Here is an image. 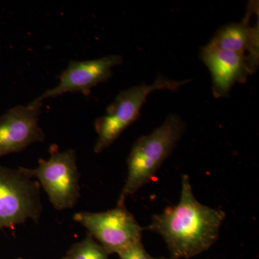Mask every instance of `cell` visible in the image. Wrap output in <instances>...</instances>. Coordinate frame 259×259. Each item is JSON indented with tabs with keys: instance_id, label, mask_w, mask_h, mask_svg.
<instances>
[{
	"instance_id": "6da1fadb",
	"label": "cell",
	"mask_w": 259,
	"mask_h": 259,
	"mask_svg": "<svg viewBox=\"0 0 259 259\" xmlns=\"http://www.w3.org/2000/svg\"><path fill=\"white\" fill-rule=\"evenodd\" d=\"M226 218L224 211L197 200L190 177L184 175L179 203L154 214L145 229L162 237L170 259L190 258L207 251L216 243Z\"/></svg>"
},
{
	"instance_id": "7a4b0ae2",
	"label": "cell",
	"mask_w": 259,
	"mask_h": 259,
	"mask_svg": "<svg viewBox=\"0 0 259 259\" xmlns=\"http://www.w3.org/2000/svg\"><path fill=\"white\" fill-rule=\"evenodd\" d=\"M186 129L187 125L180 115L170 114L152 133L135 141L127 157V180L119 196L117 206L125 205L127 197L152 182Z\"/></svg>"
},
{
	"instance_id": "3957f363",
	"label": "cell",
	"mask_w": 259,
	"mask_h": 259,
	"mask_svg": "<svg viewBox=\"0 0 259 259\" xmlns=\"http://www.w3.org/2000/svg\"><path fill=\"white\" fill-rule=\"evenodd\" d=\"M190 81L192 80H175L159 76L151 84L144 82L120 91L107 107L105 113L95 120L97 139L94 151L100 153L110 147L125 130L136 122L141 115L143 105L153 92L163 90L176 91Z\"/></svg>"
},
{
	"instance_id": "277c9868",
	"label": "cell",
	"mask_w": 259,
	"mask_h": 259,
	"mask_svg": "<svg viewBox=\"0 0 259 259\" xmlns=\"http://www.w3.org/2000/svg\"><path fill=\"white\" fill-rule=\"evenodd\" d=\"M21 168L30 178L37 179L56 210L73 208L77 204L80 174L74 149L60 151L52 146L49 159H39L36 168Z\"/></svg>"
},
{
	"instance_id": "5b68a950",
	"label": "cell",
	"mask_w": 259,
	"mask_h": 259,
	"mask_svg": "<svg viewBox=\"0 0 259 259\" xmlns=\"http://www.w3.org/2000/svg\"><path fill=\"white\" fill-rule=\"evenodd\" d=\"M42 212L40 185L21 167L0 166V231L26 223L38 222Z\"/></svg>"
},
{
	"instance_id": "8992f818",
	"label": "cell",
	"mask_w": 259,
	"mask_h": 259,
	"mask_svg": "<svg viewBox=\"0 0 259 259\" xmlns=\"http://www.w3.org/2000/svg\"><path fill=\"white\" fill-rule=\"evenodd\" d=\"M73 219L84 227L109 255L118 254L142 242L143 228L125 205L105 212L75 213Z\"/></svg>"
},
{
	"instance_id": "52a82bcc",
	"label": "cell",
	"mask_w": 259,
	"mask_h": 259,
	"mask_svg": "<svg viewBox=\"0 0 259 259\" xmlns=\"http://www.w3.org/2000/svg\"><path fill=\"white\" fill-rule=\"evenodd\" d=\"M42 104L36 97L28 105H17L0 116V158L44 142L46 134L39 125Z\"/></svg>"
},
{
	"instance_id": "ba28073f",
	"label": "cell",
	"mask_w": 259,
	"mask_h": 259,
	"mask_svg": "<svg viewBox=\"0 0 259 259\" xmlns=\"http://www.w3.org/2000/svg\"><path fill=\"white\" fill-rule=\"evenodd\" d=\"M123 62V58L113 54L92 60L70 61L59 76V83L37 97L42 102L66 93L90 95L92 89L111 78L112 69Z\"/></svg>"
},
{
	"instance_id": "9c48e42d",
	"label": "cell",
	"mask_w": 259,
	"mask_h": 259,
	"mask_svg": "<svg viewBox=\"0 0 259 259\" xmlns=\"http://www.w3.org/2000/svg\"><path fill=\"white\" fill-rule=\"evenodd\" d=\"M200 59L210 72L216 98L228 96L232 88L236 83L245 82L258 65V58L207 45L201 49Z\"/></svg>"
},
{
	"instance_id": "30bf717a",
	"label": "cell",
	"mask_w": 259,
	"mask_h": 259,
	"mask_svg": "<svg viewBox=\"0 0 259 259\" xmlns=\"http://www.w3.org/2000/svg\"><path fill=\"white\" fill-rule=\"evenodd\" d=\"M248 12L241 23L220 28L207 45L258 58V27L250 26V8Z\"/></svg>"
},
{
	"instance_id": "8fae6325",
	"label": "cell",
	"mask_w": 259,
	"mask_h": 259,
	"mask_svg": "<svg viewBox=\"0 0 259 259\" xmlns=\"http://www.w3.org/2000/svg\"><path fill=\"white\" fill-rule=\"evenodd\" d=\"M63 259H109V254L88 233L84 239L70 247Z\"/></svg>"
},
{
	"instance_id": "7c38bea8",
	"label": "cell",
	"mask_w": 259,
	"mask_h": 259,
	"mask_svg": "<svg viewBox=\"0 0 259 259\" xmlns=\"http://www.w3.org/2000/svg\"><path fill=\"white\" fill-rule=\"evenodd\" d=\"M117 255L120 259H153L145 249L142 242L130 247Z\"/></svg>"
},
{
	"instance_id": "4fadbf2b",
	"label": "cell",
	"mask_w": 259,
	"mask_h": 259,
	"mask_svg": "<svg viewBox=\"0 0 259 259\" xmlns=\"http://www.w3.org/2000/svg\"><path fill=\"white\" fill-rule=\"evenodd\" d=\"M153 259H170V258H164V257H159V258H153Z\"/></svg>"
},
{
	"instance_id": "5bb4252c",
	"label": "cell",
	"mask_w": 259,
	"mask_h": 259,
	"mask_svg": "<svg viewBox=\"0 0 259 259\" xmlns=\"http://www.w3.org/2000/svg\"><path fill=\"white\" fill-rule=\"evenodd\" d=\"M18 259H23V258H18Z\"/></svg>"
}]
</instances>
